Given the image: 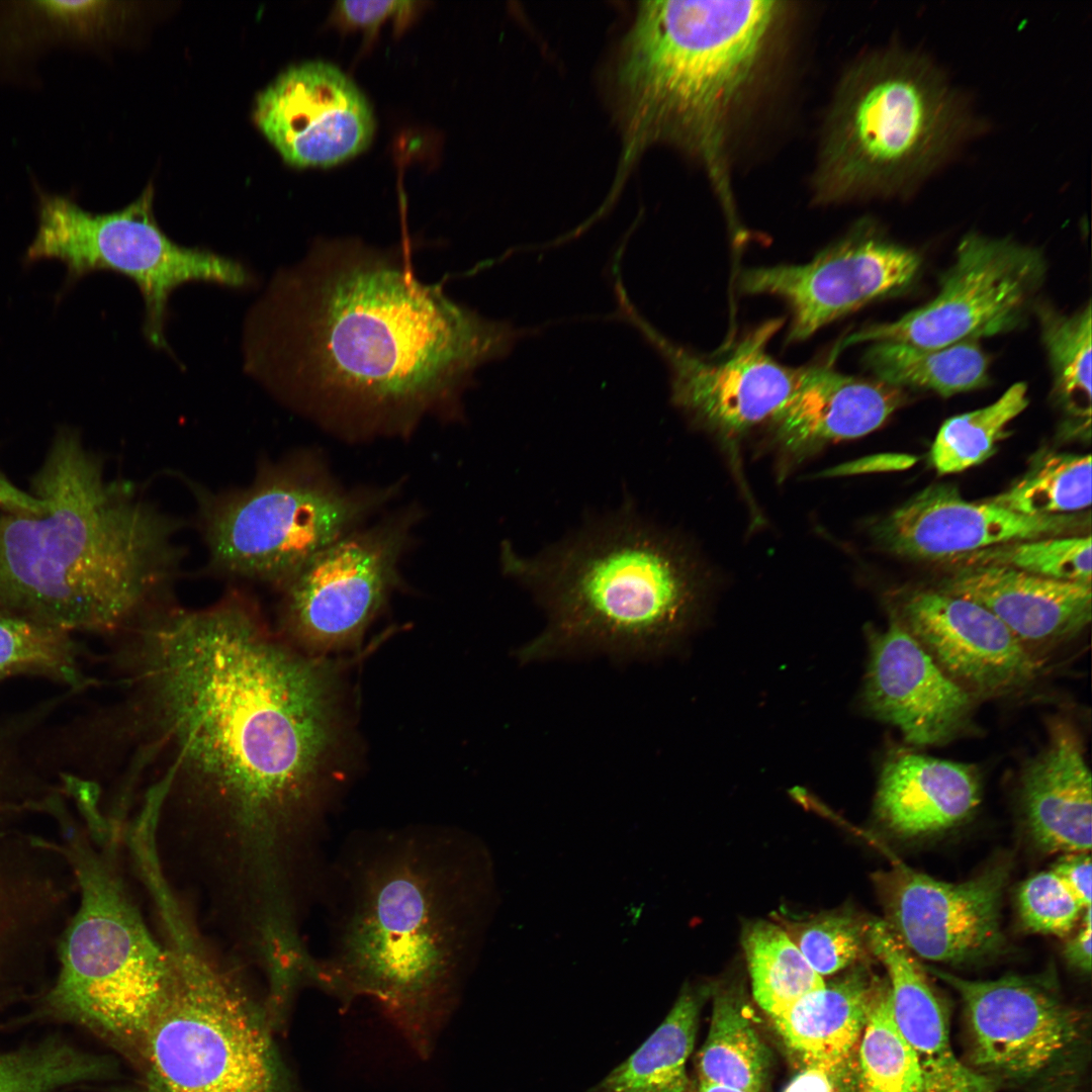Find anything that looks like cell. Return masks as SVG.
I'll use <instances>...</instances> for the list:
<instances>
[{"mask_svg": "<svg viewBox=\"0 0 1092 1092\" xmlns=\"http://www.w3.org/2000/svg\"><path fill=\"white\" fill-rule=\"evenodd\" d=\"M1091 857L1089 852L1063 854L1051 869L1084 907H1091Z\"/></svg>", "mask_w": 1092, "mask_h": 1092, "instance_id": "obj_43", "label": "cell"}, {"mask_svg": "<svg viewBox=\"0 0 1092 1092\" xmlns=\"http://www.w3.org/2000/svg\"><path fill=\"white\" fill-rule=\"evenodd\" d=\"M922 966L964 1003L973 1070L998 1087L1075 1091L1088 1060L1089 1021L1052 979L968 980Z\"/></svg>", "mask_w": 1092, "mask_h": 1092, "instance_id": "obj_12", "label": "cell"}, {"mask_svg": "<svg viewBox=\"0 0 1092 1092\" xmlns=\"http://www.w3.org/2000/svg\"><path fill=\"white\" fill-rule=\"evenodd\" d=\"M406 537L404 521H393L318 552L283 585L286 632L313 651L359 640L396 582Z\"/></svg>", "mask_w": 1092, "mask_h": 1092, "instance_id": "obj_15", "label": "cell"}, {"mask_svg": "<svg viewBox=\"0 0 1092 1092\" xmlns=\"http://www.w3.org/2000/svg\"><path fill=\"white\" fill-rule=\"evenodd\" d=\"M415 2L397 0H346L339 1L335 16L346 27L374 29L390 17L406 14Z\"/></svg>", "mask_w": 1092, "mask_h": 1092, "instance_id": "obj_42", "label": "cell"}, {"mask_svg": "<svg viewBox=\"0 0 1092 1092\" xmlns=\"http://www.w3.org/2000/svg\"><path fill=\"white\" fill-rule=\"evenodd\" d=\"M67 852L80 893L43 999L51 1016L81 1025L133 1062L170 976V958L148 928L112 858L75 824Z\"/></svg>", "mask_w": 1092, "mask_h": 1092, "instance_id": "obj_9", "label": "cell"}, {"mask_svg": "<svg viewBox=\"0 0 1092 1092\" xmlns=\"http://www.w3.org/2000/svg\"><path fill=\"white\" fill-rule=\"evenodd\" d=\"M1027 388L1018 382L995 402L947 419L939 428L930 450L931 463L939 474L966 470L995 451L1008 424L1028 404Z\"/></svg>", "mask_w": 1092, "mask_h": 1092, "instance_id": "obj_38", "label": "cell"}, {"mask_svg": "<svg viewBox=\"0 0 1092 1092\" xmlns=\"http://www.w3.org/2000/svg\"><path fill=\"white\" fill-rule=\"evenodd\" d=\"M476 848L449 827L357 833L335 866L332 946L314 987L367 998L423 1058L453 1011L479 930Z\"/></svg>", "mask_w": 1092, "mask_h": 1092, "instance_id": "obj_3", "label": "cell"}, {"mask_svg": "<svg viewBox=\"0 0 1092 1092\" xmlns=\"http://www.w3.org/2000/svg\"><path fill=\"white\" fill-rule=\"evenodd\" d=\"M62 901L60 874L46 834L0 795V1003L46 963Z\"/></svg>", "mask_w": 1092, "mask_h": 1092, "instance_id": "obj_21", "label": "cell"}, {"mask_svg": "<svg viewBox=\"0 0 1092 1092\" xmlns=\"http://www.w3.org/2000/svg\"><path fill=\"white\" fill-rule=\"evenodd\" d=\"M693 1092H743V1091L728 1088V1087H724V1086H720V1085L709 1084V1083H705V1082L700 1081L697 1088Z\"/></svg>", "mask_w": 1092, "mask_h": 1092, "instance_id": "obj_47", "label": "cell"}, {"mask_svg": "<svg viewBox=\"0 0 1092 1092\" xmlns=\"http://www.w3.org/2000/svg\"><path fill=\"white\" fill-rule=\"evenodd\" d=\"M1089 517L1026 516L990 502L963 498L949 484H932L874 526L880 546L912 560L941 561L1017 541L1081 533Z\"/></svg>", "mask_w": 1092, "mask_h": 1092, "instance_id": "obj_20", "label": "cell"}, {"mask_svg": "<svg viewBox=\"0 0 1092 1092\" xmlns=\"http://www.w3.org/2000/svg\"><path fill=\"white\" fill-rule=\"evenodd\" d=\"M939 589L989 610L1029 650L1068 640L1091 622V584L1044 578L1005 565L961 568Z\"/></svg>", "mask_w": 1092, "mask_h": 1092, "instance_id": "obj_25", "label": "cell"}, {"mask_svg": "<svg viewBox=\"0 0 1092 1092\" xmlns=\"http://www.w3.org/2000/svg\"><path fill=\"white\" fill-rule=\"evenodd\" d=\"M80 655L71 633L0 609V682L36 676L80 692L94 682L84 674Z\"/></svg>", "mask_w": 1092, "mask_h": 1092, "instance_id": "obj_33", "label": "cell"}, {"mask_svg": "<svg viewBox=\"0 0 1092 1092\" xmlns=\"http://www.w3.org/2000/svg\"><path fill=\"white\" fill-rule=\"evenodd\" d=\"M255 121L295 167H332L364 152L375 131L372 108L338 67L308 61L282 72L257 97Z\"/></svg>", "mask_w": 1092, "mask_h": 1092, "instance_id": "obj_18", "label": "cell"}, {"mask_svg": "<svg viewBox=\"0 0 1092 1092\" xmlns=\"http://www.w3.org/2000/svg\"><path fill=\"white\" fill-rule=\"evenodd\" d=\"M788 13L775 0L641 2L616 60L626 161L658 143L693 156L733 232L730 147Z\"/></svg>", "mask_w": 1092, "mask_h": 1092, "instance_id": "obj_5", "label": "cell"}, {"mask_svg": "<svg viewBox=\"0 0 1092 1092\" xmlns=\"http://www.w3.org/2000/svg\"><path fill=\"white\" fill-rule=\"evenodd\" d=\"M120 633V699L87 714L93 768L146 785L158 819L224 833L243 880L284 882L318 858L338 704L324 662L272 633L238 594L156 607Z\"/></svg>", "mask_w": 1092, "mask_h": 1092, "instance_id": "obj_1", "label": "cell"}, {"mask_svg": "<svg viewBox=\"0 0 1092 1092\" xmlns=\"http://www.w3.org/2000/svg\"><path fill=\"white\" fill-rule=\"evenodd\" d=\"M783 928L822 978L856 963L867 946L866 922L850 913L820 914Z\"/></svg>", "mask_w": 1092, "mask_h": 1092, "instance_id": "obj_40", "label": "cell"}, {"mask_svg": "<svg viewBox=\"0 0 1092 1092\" xmlns=\"http://www.w3.org/2000/svg\"><path fill=\"white\" fill-rule=\"evenodd\" d=\"M866 940L887 971L893 1017L915 1055L924 1092H996L993 1081L957 1058L945 1010L926 971L889 924L866 922Z\"/></svg>", "mask_w": 1092, "mask_h": 1092, "instance_id": "obj_24", "label": "cell"}, {"mask_svg": "<svg viewBox=\"0 0 1092 1092\" xmlns=\"http://www.w3.org/2000/svg\"><path fill=\"white\" fill-rule=\"evenodd\" d=\"M1081 925L1075 935L1070 938L1064 948L1067 963L1083 974L1091 971V907L1084 910L1081 917Z\"/></svg>", "mask_w": 1092, "mask_h": 1092, "instance_id": "obj_44", "label": "cell"}, {"mask_svg": "<svg viewBox=\"0 0 1092 1092\" xmlns=\"http://www.w3.org/2000/svg\"><path fill=\"white\" fill-rule=\"evenodd\" d=\"M863 702L876 718L916 746L946 742L961 732L973 696L949 677L896 618L869 632Z\"/></svg>", "mask_w": 1092, "mask_h": 1092, "instance_id": "obj_22", "label": "cell"}, {"mask_svg": "<svg viewBox=\"0 0 1092 1092\" xmlns=\"http://www.w3.org/2000/svg\"><path fill=\"white\" fill-rule=\"evenodd\" d=\"M505 571L532 590L547 626L524 662L604 652L648 656L689 625L698 587L680 549L631 511L606 517L534 557L502 552Z\"/></svg>", "mask_w": 1092, "mask_h": 1092, "instance_id": "obj_6", "label": "cell"}, {"mask_svg": "<svg viewBox=\"0 0 1092 1092\" xmlns=\"http://www.w3.org/2000/svg\"><path fill=\"white\" fill-rule=\"evenodd\" d=\"M849 1085L852 1092H924L915 1055L893 1017L888 981L878 982Z\"/></svg>", "mask_w": 1092, "mask_h": 1092, "instance_id": "obj_34", "label": "cell"}, {"mask_svg": "<svg viewBox=\"0 0 1092 1092\" xmlns=\"http://www.w3.org/2000/svg\"><path fill=\"white\" fill-rule=\"evenodd\" d=\"M699 1001L685 991L655 1031L600 1084L603 1092H687Z\"/></svg>", "mask_w": 1092, "mask_h": 1092, "instance_id": "obj_31", "label": "cell"}, {"mask_svg": "<svg viewBox=\"0 0 1092 1092\" xmlns=\"http://www.w3.org/2000/svg\"><path fill=\"white\" fill-rule=\"evenodd\" d=\"M742 945L753 997L770 1017L824 985L823 978L778 924L763 920L749 924L743 931Z\"/></svg>", "mask_w": 1092, "mask_h": 1092, "instance_id": "obj_35", "label": "cell"}, {"mask_svg": "<svg viewBox=\"0 0 1092 1092\" xmlns=\"http://www.w3.org/2000/svg\"><path fill=\"white\" fill-rule=\"evenodd\" d=\"M1017 901L1020 920L1027 930L1057 936L1069 934L1086 909L1052 870L1024 881Z\"/></svg>", "mask_w": 1092, "mask_h": 1092, "instance_id": "obj_41", "label": "cell"}, {"mask_svg": "<svg viewBox=\"0 0 1092 1092\" xmlns=\"http://www.w3.org/2000/svg\"><path fill=\"white\" fill-rule=\"evenodd\" d=\"M1091 536L1069 535L1017 541L966 558L974 564L1013 567L1040 577L1091 584Z\"/></svg>", "mask_w": 1092, "mask_h": 1092, "instance_id": "obj_39", "label": "cell"}, {"mask_svg": "<svg viewBox=\"0 0 1092 1092\" xmlns=\"http://www.w3.org/2000/svg\"><path fill=\"white\" fill-rule=\"evenodd\" d=\"M1021 804L1035 844L1050 853L1089 852L1092 783L1079 737L1058 726L1021 777Z\"/></svg>", "mask_w": 1092, "mask_h": 1092, "instance_id": "obj_27", "label": "cell"}, {"mask_svg": "<svg viewBox=\"0 0 1092 1092\" xmlns=\"http://www.w3.org/2000/svg\"><path fill=\"white\" fill-rule=\"evenodd\" d=\"M988 502L1026 516L1069 515L1091 505V456L1051 452L1034 459L1008 489Z\"/></svg>", "mask_w": 1092, "mask_h": 1092, "instance_id": "obj_36", "label": "cell"}, {"mask_svg": "<svg viewBox=\"0 0 1092 1092\" xmlns=\"http://www.w3.org/2000/svg\"><path fill=\"white\" fill-rule=\"evenodd\" d=\"M964 97L927 58L900 49L859 59L825 124L813 194L818 203L901 194L975 130Z\"/></svg>", "mask_w": 1092, "mask_h": 1092, "instance_id": "obj_7", "label": "cell"}, {"mask_svg": "<svg viewBox=\"0 0 1092 1092\" xmlns=\"http://www.w3.org/2000/svg\"><path fill=\"white\" fill-rule=\"evenodd\" d=\"M43 259L66 265L68 286L100 270L130 279L144 300L145 336L160 349L168 348L165 325L176 288L190 282L233 288L252 283V275L238 261L172 241L154 216L151 188L126 207L103 214L88 212L63 196H41L37 232L25 260Z\"/></svg>", "mask_w": 1092, "mask_h": 1092, "instance_id": "obj_10", "label": "cell"}, {"mask_svg": "<svg viewBox=\"0 0 1092 1092\" xmlns=\"http://www.w3.org/2000/svg\"><path fill=\"white\" fill-rule=\"evenodd\" d=\"M112 1064L58 1039L0 1053V1092H65L112 1076Z\"/></svg>", "mask_w": 1092, "mask_h": 1092, "instance_id": "obj_37", "label": "cell"}, {"mask_svg": "<svg viewBox=\"0 0 1092 1092\" xmlns=\"http://www.w3.org/2000/svg\"><path fill=\"white\" fill-rule=\"evenodd\" d=\"M920 268L915 252L862 222L801 265L745 270L740 289L783 299L791 312L787 341L801 342L829 323L908 287Z\"/></svg>", "mask_w": 1092, "mask_h": 1092, "instance_id": "obj_16", "label": "cell"}, {"mask_svg": "<svg viewBox=\"0 0 1092 1092\" xmlns=\"http://www.w3.org/2000/svg\"><path fill=\"white\" fill-rule=\"evenodd\" d=\"M878 982L864 971L813 990L772 1016L787 1046L807 1066L850 1079Z\"/></svg>", "mask_w": 1092, "mask_h": 1092, "instance_id": "obj_28", "label": "cell"}, {"mask_svg": "<svg viewBox=\"0 0 1092 1092\" xmlns=\"http://www.w3.org/2000/svg\"><path fill=\"white\" fill-rule=\"evenodd\" d=\"M617 315L632 325L663 359L669 372L670 399L692 422L725 440H736L766 422L798 386L802 368L776 361L767 344L782 320L749 332L727 356L707 358L671 341L633 305L615 281Z\"/></svg>", "mask_w": 1092, "mask_h": 1092, "instance_id": "obj_14", "label": "cell"}, {"mask_svg": "<svg viewBox=\"0 0 1092 1092\" xmlns=\"http://www.w3.org/2000/svg\"><path fill=\"white\" fill-rule=\"evenodd\" d=\"M785 1092H834L833 1079L821 1070L806 1068L791 1081Z\"/></svg>", "mask_w": 1092, "mask_h": 1092, "instance_id": "obj_46", "label": "cell"}, {"mask_svg": "<svg viewBox=\"0 0 1092 1092\" xmlns=\"http://www.w3.org/2000/svg\"><path fill=\"white\" fill-rule=\"evenodd\" d=\"M39 514L0 515V609L69 632H119L156 606L178 563L177 524L105 477L62 429L31 481Z\"/></svg>", "mask_w": 1092, "mask_h": 1092, "instance_id": "obj_4", "label": "cell"}, {"mask_svg": "<svg viewBox=\"0 0 1092 1092\" xmlns=\"http://www.w3.org/2000/svg\"><path fill=\"white\" fill-rule=\"evenodd\" d=\"M0 509L9 513L39 514L44 509V503L16 487L0 471Z\"/></svg>", "mask_w": 1092, "mask_h": 1092, "instance_id": "obj_45", "label": "cell"}, {"mask_svg": "<svg viewBox=\"0 0 1092 1092\" xmlns=\"http://www.w3.org/2000/svg\"><path fill=\"white\" fill-rule=\"evenodd\" d=\"M905 399L903 389L875 378L846 375L830 365L803 367L798 386L767 425L781 452L801 460L875 431Z\"/></svg>", "mask_w": 1092, "mask_h": 1092, "instance_id": "obj_23", "label": "cell"}, {"mask_svg": "<svg viewBox=\"0 0 1092 1092\" xmlns=\"http://www.w3.org/2000/svg\"><path fill=\"white\" fill-rule=\"evenodd\" d=\"M863 364L879 381L901 389H927L944 397L983 387L989 380V361L977 341L941 348L874 342L863 355Z\"/></svg>", "mask_w": 1092, "mask_h": 1092, "instance_id": "obj_29", "label": "cell"}, {"mask_svg": "<svg viewBox=\"0 0 1092 1092\" xmlns=\"http://www.w3.org/2000/svg\"><path fill=\"white\" fill-rule=\"evenodd\" d=\"M1010 864L998 861L976 877L947 883L895 861L876 876L887 923L908 950L946 965L978 963L1004 945L1001 904Z\"/></svg>", "mask_w": 1092, "mask_h": 1092, "instance_id": "obj_17", "label": "cell"}, {"mask_svg": "<svg viewBox=\"0 0 1092 1092\" xmlns=\"http://www.w3.org/2000/svg\"><path fill=\"white\" fill-rule=\"evenodd\" d=\"M766 1070L767 1053L749 1020L745 1004L735 994H718L709 1033L699 1055L700 1081L743 1092H760Z\"/></svg>", "mask_w": 1092, "mask_h": 1092, "instance_id": "obj_32", "label": "cell"}, {"mask_svg": "<svg viewBox=\"0 0 1092 1092\" xmlns=\"http://www.w3.org/2000/svg\"><path fill=\"white\" fill-rule=\"evenodd\" d=\"M381 496L349 492L307 463L265 470L251 486L206 503L211 563L226 574L283 586L350 534Z\"/></svg>", "mask_w": 1092, "mask_h": 1092, "instance_id": "obj_11", "label": "cell"}, {"mask_svg": "<svg viewBox=\"0 0 1092 1092\" xmlns=\"http://www.w3.org/2000/svg\"><path fill=\"white\" fill-rule=\"evenodd\" d=\"M162 920L169 981L132 1062L144 1092H300L265 1001L210 957L182 911Z\"/></svg>", "mask_w": 1092, "mask_h": 1092, "instance_id": "obj_8", "label": "cell"}, {"mask_svg": "<svg viewBox=\"0 0 1092 1092\" xmlns=\"http://www.w3.org/2000/svg\"><path fill=\"white\" fill-rule=\"evenodd\" d=\"M1040 252L1009 239L966 236L937 295L896 321L870 325L841 347L893 341L941 348L1008 332L1022 320L1043 283Z\"/></svg>", "mask_w": 1092, "mask_h": 1092, "instance_id": "obj_13", "label": "cell"}, {"mask_svg": "<svg viewBox=\"0 0 1092 1092\" xmlns=\"http://www.w3.org/2000/svg\"><path fill=\"white\" fill-rule=\"evenodd\" d=\"M533 334L421 281L397 253L325 240L252 309L245 367L316 414L407 423L457 405L480 367Z\"/></svg>", "mask_w": 1092, "mask_h": 1092, "instance_id": "obj_2", "label": "cell"}, {"mask_svg": "<svg viewBox=\"0 0 1092 1092\" xmlns=\"http://www.w3.org/2000/svg\"><path fill=\"white\" fill-rule=\"evenodd\" d=\"M1035 307V306H1034ZM1052 369V399L1062 413V435L1089 440L1091 433V305L1067 315L1035 307Z\"/></svg>", "mask_w": 1092, "mask_h": 1092, "instance_id": "obj_30", "label": "cell"}, {"mask_svg": "<svg viewBox=\"0 0 1092 1092\" xmlns=\"http://www.w3.org/2000/svg\"><path fill=\"white\" fill-rule=\"evenodd\" d=\"M980 802V776L972 764L900 752L882 768L875 811L895 835L920 838L961 824Z\"/></svg>", "mask_w": 1092, "mask_h": 1092, "instance_id": "obj_26", "label": "cell"}, {"mask_svg": "<svg viewBox=\"0 0 1092 1092\" xmlns=\"http://www.w3.org/2000/svg\"><path fill=\"white\" fill-rule=\"evenodd\" d=\"M956 682L974 696L1029 686L1041 663L983 606L941 589L910 594L896 617Z\"/></svg>", "mask_w": 1092, "mask_h": 1092, "instance_id": "obj_19", "label": "cell"}]
</instances>
